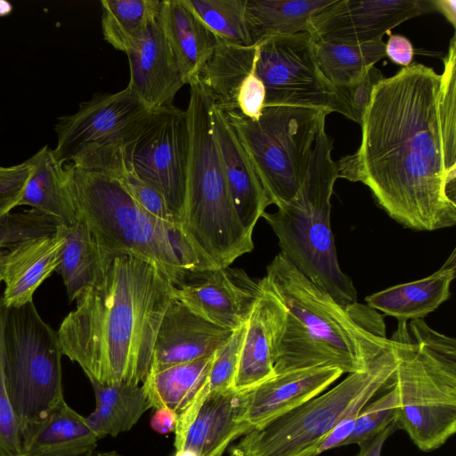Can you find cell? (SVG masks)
<instances>
[{"instance_id": "45", "label": "cell", "mask_w": 456, "mask_h": 456, "mask_svg": "<svg viewBox=\"0 0 456 456\" xmlns=\"http://www.w3.org/2000/svg\"><path fill=\"white\" fill-rule=\"evenodd\" d=\"M177 416L176 412L169 409H157L151 419V427L159 434H168L175 431Z\"/></svg>"}, {"instance_id": "5", "label": "cell", "mask_w": 456, "mask_h": 456, "mask_svg": "<svg viewBox=\"0 0 456 456\" xmlns=\"http://www.w3.org/2000/svg\"><path fill=\"white\" fill-rule=\"evenodd\" d=\"M212 101L199 80L190 84L185 110L189 156L180 227L208 269L230 266L252 251V234L236 215L216 144Z\"/></svg>"}, {"instance_id": "40", "label": "cell", "mask_w": 456, "mask_h": 456, "mask_svg": "<svg viewBox=\"0 0 456 456\" xmlns=\"http://www.w3.org/2000/svg\"><path fill=\"white\" fill-rule=\"evenodd\" d=\"M32 170L28 159L12 167L0 166V218L19 207Z\"/></svg>"}, {"instance_id": "3", "label": "cell", "mask_w": 456, "mask_h": 456, "mask_svg": "<svg viewBox=\"0 0 456 456\" xmlns=\"http://www.w3.org/2000/svg\"><path fill=\"white\" fill-rule=\"evenodd\" d=\"M258 283L285 309L275 374L318 367L349 374L364 371L391 346L378 311L359 303L340 305L281 252Z\"/></svg>"}, {"instance_id": "4", "label": "cell", "mask_w": 456, "mask_h": 456, "mask_svg": "<svg viewBox=\"0 0 456 456\" xmlns=\"http://www.w3.org/2000/svg\"><path fill=\"white\" fill-rule=\"evenodd\" d=\"M79 214L110 257L131 255L155 264L175 287L207 270L178 224L156 218L112 175L63 164Z\"/></svg>"}, {"instance_id": "46", "label": "cell", "mask_w": 456, "mask_h": 456, "mask_svg": "<svg viewBox=\"0 0 456 456\" xmlns=\"http://www.w3.org/2000/svg\"><path fill=\"white\" fill-rule=\"evenodd\" d=\"M434 11L440 12L453 28L456 27V1L432 0Z\"/></svg>"}, {"instance_id": "10", "label": "cell", "mask_w": 456, "mask_h": 456, "mask_svg": "<svg viewBox=\"0 0 456 456\" xmlns=\"http://www.w3.org/2000/svg\"><path fill=\"white\" fill-rule=\"evenodd\" d=\"M245 149L271 204L289 202L306 175L327 110L297 106L265 107L257 121L224 113Z\"/></svg>"}, {"instance_id": "33", "label": "cell", "mask_w": 456, "mask_h": 456, "mask_svg": "<svg viewBox=\"0 0 456 456\" xmlns=\"http://www.w3.org/2000/svg\"><path fill=\"white\" fill-rule=\"evenodd\" d=\"M159 4V0H102L104 39L126 53L156 17Z\"/></svg>"}, {"instance_id": "28", "label": "cell", "mask_w": 456, "mask_h": 456, "mask_svg": "<svg viewBox=\"0 0 456 456\" xmlns=\"http://www.w3.org/2000/svg\"><path fill=\"white\" fill-rule=\"evenodd\" d=\"M256 46L220 42L198 80L213 105L224 113L237 112V98L254 65Z\"/></svg>"}, {"instance_id": "12", "label": "cell", "mask_w": 456, "mask_h": 456, "mask_svg": "<svg viewBox=\"0 0 456 456\" xmlns=\"http://www.w3.org/2000/svg\"><path fill=\"white\" fill-rule=\"evenodd\" d=\"M255 46L254 70L265 86V108H315L347 116L338 91L317 65L307 32L269 37Z\"/></svg>"}, {"instance_id": "38", "label": "cell", "mask_w": 456, "mask_h": 456, "mask_svg": "<svg viewBox=\"0 0 456 456\" xmlns=\"http://www.w3.org/2000/svg\"><path fill=\"white\" fill-rule=\"evenodd\" d=\"M244 327L245 324L235 330L230 339L215 353L207 381L201 388L204 392L233 388Z\"/></svg>"}, {"instance_id": "26", "label": "cell", "mask_w": 456, "mask_h": 456, "mask_svg": "<svg viewBox=\"0 0 456 456\" xmlns=\"http://www.w3.org/2000/svg\"><path fill=\"white\" fill-rule=\"evenodd\" d=\"M98 440L86 417L63 401L23 443V453L30 456H86L94 452Z\"/></svg>"}, {"instance_id": "25", "label": "cell", "mask_w": 456, "mask_h": 456, "mask_svg": "<svg viewBox=\"0 0 456 456\" xmlns=\"http://www.w3.org/2000/svg\"><path fill=\"white\" fill-rule=\"evenodd\" d=\"M28 160L33 170L19 206H28L53 217L61 225L71 227L77 221L79 212L63 164L53 158L47 145Z\"/></svg>"}, {"instance_id": "22", "label": "cell", "mask_w": 456, "mask_h": 456, "mask_svg": "<svg viewBox=\"0 0 456 456\" xmlns=\"http://www.w3.org/2000/svg\"><path fill=\"white\" fill-rule=\"evenodd\" d=\"M284 316L282 304L262 289L245 323L234 389H249L275 375L274 357Z\"/></svg>"}, {"instance_id": "50", "label": "cell", "mask_w": 456, "mask_h": 456, "mask_svg": "<svg viewBox=\"0 0 456 456\" xmlns=\"http://www.w3.org/2000/svg\"><path fill=\"white\" fill-rule=\"evenodd\" d=\"M1 283H2V282H1V281H0V288H1ZM0 297H1V294H0Z\"/></svg>"}, {"instance_id": "23", "label": "cell", "mask_w": 456, "mask_h": 456, "mask_svg": "<svg viewBox=\"0 0 456 456\" xmlns=\"http://www.w3.org/2000/svg\"><path fill=\"white\" fill-rule=\"evenodd\" d=\"M157 20L186 84H191L220 41L183 0L159 1Z\"/></svg>"}, {"instance_id": "41", "label": "cell", "mask_w": 456, "mask_h": 456, "mask_svg": "<svg viewBox=\"0 0 456 456\" xmlns=\"http://www.w3.org/2000/svg\"><path fill=\"white\" fill-rule=\"evenodd\" d=\"M383 78L381 71L374 66L359 82L337 88L346 107L347 118L361 124L363 112L370 102L372 89Z\"/></svg>"}, {"instance_id": "32", "label": "cell", "mask_w": 456, "mask_h": 456, "mask_svg": "<svg viewBox=\"0 0 456 456\" xmlns=\"http://www.w3.org/2000/svg\"><path fill=\"white\" fill-rule=\"evenodd\" d=\"M385 47L383 39L359 45L314 42L317 65L335 88L349 86L362 80L379 61L386 57Z\"/></svg>"}, {"instance_id": "36", "label": "cell", "mask_w": 456, "mask_h": 456, "mask_svg": "<svg viewBox=\"0 0 456 456\" xmlns=\"http://www.w3.org/2000/svg\"><path fill=\"white\" fill-rule=\"evenodd\" d=\"M397 405V392L393 385L381 397L364 406L344 445L358 444L384 429L396 419Z\"/></svg>"}, {"instance_id": "18", "label": "cell", "mask_w": 456, "mask_h": 456, "mask_svg": "<svg viewBox=\"0 0 456 456\" xmlns=\"http://www.w3.org/2000/svg\"><path fill=\"white\" fill-rule=\"evenodd\" d=\"M234 331L212 323L173 297L158 330L150 371L211 356Z\"/></svg>"}, {"instance_id": "48", "label": "cell", "mask_w": 456, "mask_h": 456, "mask_svg": "<svg viewBox=\"0 0 456 456\" xmlns=\"http://www.w3.org/2000/svg\"><path fill=\"white\" fill-rule=\"evenodd\" d=\"M12 5L6 1L0 0V16H4L12 12Z\"/></svg>"}, {"instance_id": "21", "label": "cell", "mask_w": 456, "mask_h": 456, "mask_svg": "<svg viewBox=\"0 0 456 456\" xmlns=\"http://www.w3.org/2000/svg\"><path fill=\"white\" fill-rule=\"evenodd\" d=\"M211 118L224 173L240 224L249 234L272 205L258 175L225 114L212 102Z\"/></svg>"}, {"instance_id": "9", "label": "cell", "mask_w": 456, "mask_h": 456, "mask_svg": "<svg viewBox=\"0 0 456 456\" xmlns=\"http://www.w3.org/2000/svg\"><path fill=\"white\" fill-rule=\"evenodd\" d=\"M154 111L128 87L95 94L75 113L58 118L53 156L61 164L70 161L77 167L119 178Z\"/></svg>"}, {"instance_id": "6", "label": "cell", "mask_w": 456, "mask_h": 456, "mask_svg": "<svg viewBox=\"0 0 456 456\" xmlns=\"http://www.w3.org/2000/svg\"><path fill=\"white\" fill-rule=\"evenodd\" d=\"M390 340L399 428L420 451H434L456 431L455 339L419 319L398 322Z\"/></svg>"}, {"instance_id": "49", "label": "cell", "mask_w": 456, "mask_h": 456, "mask_svg": "<svg viewBox=\"0 0 456 456\" xmlns=\"http://www.w3.org/2000/svg\"><path fill=\"white\" fill-rule=\"evenodd\" d=\"M175 456H197L194 452L186 450L176 451Z\"/></svg>"}, {"instance_id": "44", "label": "cell", "mask_w": 456, "mask_h": 456, "mask_svg": "<svg viewBox=\"0 0 456 456\" xmlns=\"http://www.w3.org/2000/svg\"><path fill=\"white\" fill-rule=\"evenodd\" d=\"M397 428H399L397 420L395 419L384 429L374 435L373 436L366 439L365 441L358 444L359 452L355 456H381L382 447L386 440L391 436Z\"/></svg>"}, {"instance_id": "43", "label": "cell", "mask_w": 456, "mask_h": 456, "mask_svg": "<svg viewBox=\"0 0 456 456\" xmlns=\"http://www.w3.org/2000/svg\"><path fill=\"white\" fill-rule=\"evenodd\" d=\"M385 50L386 57L403 68L412 63L414 48L411 42L404 36L389 34Z\"/></svg>"}, {"instance_id": "39", "label": "cell", "mask_w": 456, "mask_h": 456, "mask_svg": "<svg viewBox=\"0 0 456 456\" xmlns=\"http://www.w3.org/2000/svg\"><path fill=\"white\" fill-rule=\"evenodd\" d=\"M118 179L122 182L133 199L146 212L159 220L179 225L177 218L169 209L162 195L150 183L136 175L130 165Z\"/></svg>"}, {"instance_id": "16", "label": "cell", "mask_w": 456, "mask_h": 456, "mask_svg": "<svg viewBox=\"0 0 456 456\" xmlns=\"http://www.w3.org/2000/svg\"><path fill=\"white\" fill-rule=\"evenodd\" d=\"M262 293L258 281L230 266L189 273L174 287V297L191 311L220 327H242Z\"/></svg>"}, {"instance_id": "20", "label": "cell", "mask_w": 456, "mask_h": 456, "mask_svg": "<svg viewBox=\"0 0 456 456\" xmlns=\"http://www.w3.org/2000/svg\"><path fill=\"white\" fill-rule=\"evenodd\" d=\"M342 374L339 369L330 367L294 370L247 389L246 419L250 429L259 428L319 395Z\"/></svg>"}, {"instance_id": "37", "label": "cell", "mask_w": 456, "mask_h": 456, "mask_svg": "<svg viewBox=\"0 0 456 456\" xmlns=\"http://www.w3.org/2000/svg\"><path fill=\"white\" fill-rule=\"evenodd\" d=\"M5 306L0 297V456L23 453L20 427L12 410L4 376L3 324Z\"/></svg>"}, {"instance_id": "8", "label": "cell", "mask_w": 456, "mask_h": 456, "mask_svg": "<svg viewBox=\"0 0 456 456\" xmlns=\"http://www.w3.org/2000/svg\"><path fill=\"white\" fill-rule=\"evenodd\" d=\"M62 352L57 332L33 301L6 308L3 362L7 394L23 443L63 401Z\"/></svg>"}, {"instance_id": "7", "label": "cell", "mask_w": 456, "mask_h": 456, "mask_svg": "<svg viewBox=\"0 0 456 456\" xmlns=\"http://www.w3.org/2000/svg\"><path fill=\"white\" fill-rule=\"evenodd\" d=\"M333 140L322 125L306 175L295 197L263 217L278 238L281 253L305 277L338 304L358 303L352 279L342 272L330 226L331 196L338 176Z\"/></svg>"}, {"instance_id": "14", "label": "cell", "mask_w": 456, "mask_h": 456, "mask_svg": "<svg viewBox=\"0 0 456 456\" xmlns=\"http://www.w3.org/2000/svg\"><path fill=\"white\" fill-rule=\"evenodd\" d=\"M431 12L432 0H335L310 19L306 32L314 42L359 45Z\"/></svg>"}, {"instance_id": "27", "label": "cell", "mask_w": 456, "mask_h": 456, "mask_svg": "<svg viewBox=\"0 0 456 456\" xmlns=\"http://www.w3.org/2000/svg\"><path fill=\"white\" fill-rule=\"evenodd\" d=\"M64 231L65 240L55 272L61 276L71 302L95 283L110 256L102 250L80 214L76 224L64 227Z\"/></svg>"}, {"instance_id": "1", "label": "cell", "mask_w": 456, "mask_h": 456, "mask_svg": "<svg viewBox=\"0 0 456 456\" xmlns=\"http://www.w3.org/2000/svg\"><path fill=\"white\" fill-rule=\"evenodd\" d=\"M358 149L337 161L338 176L365 184L405 228L456 224V37L444 71L413 62L374 86Z\"/></svg>"}, {"instance_id": "34", "label": "cell", "mask_w": 456, "mask_h": 456, "mask_svg": "<svg viewBox=\"0 0 456 456\" xmlns=\"http://www.w3.org/2000/svg\"><path fill=\"white\" fill-rule=\"evenodd\" d=\"M220 42L254 46L246 17L247 0H183Z\"/></svg>"}, {"instance_id": "30", "label": "cell", "mask_w": 456, "mask_h": 456, "mask_svg": "<svg viewBox=\"0 0 456 456\" xmlns=\"http://www.w3.org/2000/svg\"><path fill=\"white\" fill-rule=\"evenodd\" d=\"M335 0H247L246 17L254 45L273 37L306 32L311 18Z\"/></svg>"}, {"instance_id": "15", "label": "cell", "mask_w": 456, "mask_h": 456, "mask_svg": "<svg viewBox=\"0 0 456 456\" xmlns=\"http://www.w3.org/2000/svg\"><path fill=\"white\" fill-rule=\"evenodd\" d=\"M246 413L247 389H201L177 416L176 451H191L197 456H222L232 441L251 430Z\"/></svg>"}, {"instance_id": "31", "label": "cell", "mask_w": 456, "mask_h": 456, "mask_svg": "<svg viewBox=\"0 0 456 456\" xmlns=\"http://www.w3.org/2000/svg\"><path fill=\"white\" fill-rule=\"evenodd\" d=\"M214 355L150 371L142 385L151 407L183 411L204 387Z\"/></svg>"}, {"instance_id": "47", "label": "cell", "mask_w": 456, "mask_h": 456, "mask_svg": "<svg viewBox=\"0 0 456 456\" xmlns=\"http://www.w3.org/2000/svg\"><path fill=\"white\" fill-rule=\"evenodd\" d=\"M12 456H30V455H28L26 453H21V454H18V455H12ZM86 456H122L120 455L119 453H118L117 452H114V451H111V452H93Z\"/></svg>"}, {"instance_id": "11", "label": "cell", "mask_w": 456, "mask_h": 456, "mask_svg": "<svg viewBox=\"0 0 456 456\" xmlns=\"http://www.w3.org/2000/svg\"><path fill=\"white\" fill-rule=\"evenodd\" d=\"M395 364L390 346L366 370L350 373L329 391L241 436L232 448L231 455L317 456L321 442L356 397Z\"/></svg>"}, {"instance_id": "19", "label": "cell", "mask_w": 456, "mask_h": 456, "mask_svg": "<svg viewBox=\"0 0 456 456\" xmlns=\"http://www.w3.org/2000/svg\"><path fill=\"white\" fill-rule=\"evenodd\" d=\"M65 240L64 226L51 234L0 248L2 302L6 308L33 301L37 288L55 272Z\"/></svg>"}, {"instance_id": "42", "label": "cell", "mask_w": 456, "mask_h": 456, "mask_svg": "<svg viewBox=\"0 0 456 456\" xmlns=\"http://www.w3.org/2000/svg\"><path fill=\"white\" fill-rule=\"evenodd\" d=\"M265 86L253 69L247 77L237 98V112L243 117L257 121L265 109Z\"/></svg>"}, {"instance_id": "24", "label": "cell", "mask_w": 456, "mask_h": 456, "mask_svg": "<svg viewBox=\"0 0 456 456\" xmlns=\"http://www.w3.org/2000/svg\"><path fill=\"white\" fill-rule=\"evenodd\" d=\"M456 276V249L434 273L423 279L387 288L366 297L367 305L398 322L423 319L451 296Z\"/></svg>"}, {"instance_id": "17", "label": "cell", "mask_w": 456, "mask_h": 456, "mask_svg": "<svg viewBox=\"0 0 456 456\" xmlns=\"http://www.w3.org/2000/svg\"><path fill=\"white\" fill-rule=\"evenodd\" d=\"M126 54L130 69L127 87L140 102L151 110L173 105L186 81L157 15Z\"/></svg>"}, {"instance_id": "13", "label": "cell", "mask_w": 456, "mask_h": 456, "mask_svg": "<svg viewBox=\"0 0 456 456\" xmlns=\"http://www.w3.org/2000/svg\"><path fill=\"white\" fill-rule=\"evenodd\" d=\"M188 156L186 111L173 104L154 111L130 159L131 168L162 195L179 225L184 211Z\"/></svg>"}, {"instance_id": "29", "label": "cell", "mask_w": 456, "mask_h": 456, "mask_svg": "<svg viewBox=\"0 0 456 456\" xmlns=\"http://www.w3.org/2000/svg\"><path fill=\"white\" fill-rule=\"evenodd\" d=\"M92 387L95 409L86 420L99 439L131 429L151 407L142 384L119 382Z\"/></svg>"}, {"instance_id": "35", "label": "cell", "mask_w": 456, "mask_h": 456, "mask_svg": "<svg viewBox=\"0 0 456 456\" xmlns=\"http://www.w3.org/2000/svg\"><path fill=\"white\" fill-rule=\"evenodd\" d=\"M395 370V364L370 383L356 397L345 415L321 442L317 448L316 455H319L328 450L344 445V443L354 430L358 415L368 402L379 391L384 389L387 390L392 387L394 385Z\"/></svg>"}, {"instance_id": "2", "label": "cell", "mask_w": 456, "mask_h": 456, "mask_svg": "<svg viewBox=\"0 0 456 456\" xmlns=\"http://www.w3.org/2000/svg\"><path fill=\"white\" fill-rule=\"evenodd\" d=\"M174 287L148 260L110 257L57 330L62 354L81 367L91 384H142Z\"/></svg>"}]
</instances>
